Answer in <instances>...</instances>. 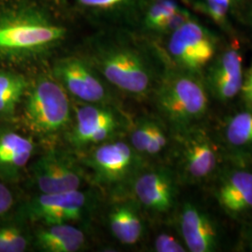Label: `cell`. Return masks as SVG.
Here are the masks:
<instances>
[{"mask_svg":"<svg viewBox=\"0 0 252 252\" xmlns=\"http://www.w3.org/2000/svg\"><path fill=\"white\" fill-rule=\"evenodd\" d=\"M135 153L125 141H106L93 150L86 163L99 182L116 184L127 179L138 166Z\"/></svg>","mask_w":252,"mask_h":252,"instance_id":"cell-7","label":"cell"},{"mask_svg":"<svg viewBox=\"0 0 252 252\" xmlns=\"http://www.w3.org/2000/svg\"><path fill=\"white\" fill-rule=\"evenodd\" d=\"M242 57L236 49H228L212 63L207 73L209 89L220 101H229L243 85Z\"/></svg>","mask_w":252,"mask_h":252,"instance_id":"cell-11","label":"cell"},{"mask_svg":"<svg viewBox=\"0 0 252 252\" xmlns=\"http://www.w3.org/2000/svg\"><path fill=\"white\" fill-rule=\"evenodd\" d=\"M190 19L191 17L188 10L179 8L174 13H172L171 15L164 19L156 30L172 33Z\"/></svg>","mask_w":252,"mask_h":252,"instance_id":"cell-24","label":"cell"},{"mask_svg":"<svg viewBox=\"0 0 252 252\" xmlns=\"http://www.w3.org/2000/svg\"><path fill=\"white\" fill-rule=\"evenodd\" d=\"M62 27L22 24L0 27V49L12 51L35 50L61 39Z\"/></svg>","mask_w":252,"mask_h":252,"instance_id":"cell-12","label":"cell"},{"mask_svg":"<svg viewBox=\"0 0 252 252\" xmlns=\"http://www.w3.org/2000/svg\"><path fill=\"white\" fill-rule=\"evenodd\" d=\"M217 199L230 215L238 216L252 210V172L227 173L217 189Z\"/></svg>","mask_w":252,"mask_h":252,"instance_id":"cell-15","label":"cell"},{"mask_svg":"<svg viewBox=\"0 0 252 252\" xmlns=\"http://www.w3.org/2000/svg\"><path fill=\"white\" fill-rule=\"evenodd\" d=\"M161 114L177 129L184 130L203 117L208 108L204 85L189 74L172 75L163 81L156 96Z\"/></svg>","mask_w":252,"mask_h":252,"instance_id":"cell-1","label":"cell"},{"mask_svg":"<svg viewBox=\"0 0 252 252\" xmlns=\"http://www.w3.org/2000/svg\"><path fill=\"white\" fill-rule=\"evenodd\" d=\"M30 130L40 135L59 133L70 123V103L63 86L51 79H41L29 91L24 110Z\"/></svg>","mask_w":252,"mask_h":252,"instance_id":"cell-2","label":"cell"},{"mask_svg":"<svg viewBox=\"0 0 252 252\" xmlns=\"http://www.w3.org/2000/svg\"><path fill=\"white\" fill-rule=\"evenodd\" d=\"M134 192L145 207L162 213L173 207L176 189L168 172L152 170L145 172L135 179Z\"/></svg>","mask_w":252,"mask_h":252,"instance_id":"cell-13","label":"cell"},{"mask_svg":"<svg viewBox=\"0 0 252 252\" xmlns=\"http://www.w3.org/2000/svg\"><path fill=\"white\" fill-rule=\"evenodd\" d=\"M85 243L81 230L67 223L47 225L36 234V247L46 252H76Z\"/></svg>","mask_w":252,"mask_h":252,"instance_id":"cell-16","label":"cell"},{"mask_svg":"<svg viewBox=\"0 0 252 252\" xmlns=\"http://www.w3.org/2000/svg\"><path fill=\"white\" fill-rule=\"evenodd\" d=\"M168 52L186 71L198 72L213 59L216 43L205 27L190 19L172 32Z\"/></svg>","mask_w":252,"mask_h":252,"instance_id":"cell-3","label":"cell"},{"mask_svg":"<svg viewBox=\"0 0 252 252\" xmlns=\"http://www.w3.org/2000/svg\"><path fill=\"white\" fill-rule=\"evenodd\" d=\"M29 245L26 234L17 226L0 227V252H22Z\"/></svg>","mask_w":252,"mask_h":252,"instance_id":"cell-21","label":"cell"},{"mask_svg":"<svg viewBox=\"0 0 252 252\" xmlns=\"http://www.w3.org/2000/svg\"><path fill=\"white\" fill-rule=\"evenodd\" d=\"M241 92L243 94L244 98L252 106V64L244 77Z\"/></svg>","mask_w":252,"mask_h":252,"instance_id":"cell-28","label":"cell"},{"mask_svg":"<svg viewBox=\"0 0 252 252\" xmlns=\"http://www.w3.org/2000/svg\"><path fill=\"white\" fill-rule=\"evenodd\" d=\"M204 2L208 3V4H212V5H217L220 7H222L226 9H229L231 6V2L232 0H204Z\"/></svg>","mask_w":252,"mask_h":252,"instance_id":"cell-30","label":"cell"},{"mask_svg":"<svg viewBox=\"0 0 252 252\" xmlns=\"http://www.w3.org/2000/svg\"><path fill=\"white\" fill-rule=\"evenodd\" d=\"M100 70L111 84L133 95H143L151 86V75L138 54L127 49L112 50L99 59Z\"/></svg>","mask_w":252,"mask_h":252,"instance_id":"cell-4","label":"cell"},{"mask_svg":"<svg viewBox=\"0 0 252 252\" xmlns=\"http://www.w3.org/2000/svg\"><path fill=\"white\" fill-rule=\"evenodd\" d=\"M125 0H79L81 5L93 8H108Z\"/></svg>","mask_w":252,"mask_h":252,"instance_id":"cell-29","label":"cell"},{"mask_svg":"<svg viewBox=\"0 0 252 252\" xmlns=\"http://www.w3.org/2000/svg\"><path fill=\"white\" fill-rule=\"evenodd\" d=\"M155 251L158 252H184L186 249L170 234H161L154 242Z\"/></svg>","mask_w":252,"mask_h":252,"instance_id":"cell-25","label":"cell"},{"mask_svg":"<svg viewBox=\"0 0 252 252\" xmlns=\"http://www.w3.org/2000/svg\"><path fill=\"white\" fill-rule=\"evenodd\" d=\"M13 195L9 188L0 182V220L9 212L13 206Z\"/></svg>","mask_w":252,"mask_h":252,"instance_id":"cell-27","label":"cell"},{"mask_svg":"<svg viewBox=\"0 0 252 252\" xmlns=\"http://www.w3.org/2000/svg\"><path fill=\"white\" fill-rule=\"evenodd\" d=\"M167 144V138L164 134L163 130L159 125H156L151 140L146 149V154L149 155H156L161 153Z\"/></svg>","mask_w":252,"mask_h":252,"instance_id":"cell-26","label":"cell"},{"mask_svg":"<svg viewBox=\"0 0 252 252\" xmlns=\"http://www.w3.org/2000/svg\"><path fill=\"white\" fill-rule=\"evenodd\" d=\"M33 180L42 193L79 189L82 182L81 168L72 158L58 151L45 153L32 167Z\"/></svg>","mask_w":252,"mask_h":252,"instance_id":"cell-6","label":"cell"},{"mask_svg":"<svg viewBox=\"0 0 252 252\" xmlns=\"http://www.w3.org/2000/svg\"><path fill=\"white\" fill-rule=\"evenodd\" d=\"M88 203L87 195L79 189L40 193L30 200L24 214L32 221L47 225L62 224L80 220Z\"/></svg>","mask_w":252,"mask_h":252,"instance_id":"cell-5","label":"cell"},{"mask_svg":"<svg viewBox=\"0 0 252 252\" xmlns=\"http://www.w3.org/2000/svg\"><path fill=\"white\" fill-rule=\"evenodd\" d=\"M27 83L24 77L13 73H0V115H12L24 96Z\"/></svg>","mask_w":252,"mask_h":252,"instance_id":"cell-18","label":"cell"},{"mask_svg":"<svg viewBox=\"0 0 252 252\" xmlns=\"http://www.w3.org/2000/svg\"><path fill=\"white\" fill-rule=\"evenodd\" d=\"M225 137L229 144L236 148H252V110L238 112L228 120Z\"/></svg>","mask_w":252,"mask_h":252,"instance_id":"cell-19","label":"cell"},{"mask_svg":"<svg viewBox=\"0 0 252 252\" xmlns=\"http://www.w3.org/2000/svg\"><path fill=\"white\" fill-rule=\"evenodd\" d=\"M180 221L181 234L189 252H210L216 250V227L205 212L187 204L181 211Z\"/></svg>","mask_w":252,"mask_h":252,"instance_id":"cell-14","label":"cell"},{"mask_svg":"<svg viewBox=\"0 0 252 252\" xmlns=\"http://www.w3.org/2000/svg\"><path fill=\"white\" fill-rule=\"evenodd\" d=\"M119 119L107 107L85 105L76 110V120L69 140L77 148L108 141L117 132Z\"/></svg>","mask_w":252,"mask_h":252,"instance_id":"cell-8","label":"cell"},{"mask_svg":"<svg viewBox=\"0 0 252 252\" xmlns=\"http://www.w3.org/2000/svg\"><path fill=\"white\" fill-rule=\"evenodd\" d=\"M55 75L63 89L76 98L91 103H103L107 93L99 79L86 63L77 58L63 59L57 63Z\"/></svg>","mask_w":252,"mask_h":252,"instance_id":"cell-10","label":"cell"},{"mask_svg":"<svg viewBox=\"0 0 252 252\" xmlns=\"http://www.w3.org/2000/svg\"><path fill=\"white\" fill-rule=\"evenodd\" d=\"M180 7L174 0H157L148 10L146 25L156 30L164 19L174 13Z\"/></svg>","mask_w":252,"mask_h":252,"instance_id":"cell-22","label":"cell"},{"mask_svg":"<svg viewBox=\"0 0 252 252\" xmlns=\"http://www.w3.org/2000/svg\"><path fill=\"white\" fill-rule=\"evenodd\" d=\"M181 163L187 178L202 180L216 169L218 154L207 134L192 126L181 130Z\"/></svg>","mask_w":252,"mask_h":252,"instance_id":"cell-9","label":"cell"},{"mask_svg":"<svg viewBox=\"0 0 252 252\" xmlns=\"http://www.w3.org/2000/svg\"><path fill=\"white\" fill-rule=\"evenodd\" d=\"M25 152H34L32 139L14 132L0 135V163Z\"/></svg>","mask_w":252,"mask_h":252,"instance_id":"cell-20","label":"cell"},{"mask_svg":"<svg viewBox=\"0 0 252 252\" xmlns=\"http://www.w3.org/2000/svg\"><path fill=\"white\" fill-rule=\"evenodd\" d=\"M251 249H252V242H251Z\"/></svg>","mask_w":252,"mask_h":252,"instance_id":"cell-31","label":"cell"},{"mask_svg":"<svg viewBox=\"0 0 252 252\" xmlns=\"http://www.w3.org/2000/svg\"><path fill=\"white\" fill-rule=\"evenodd\" d=\"M109 228L112 234L121 243L135 244L143 233L140 217L128 205H121L112 209L108 217Z\"/></svg>","mask_w":252,"mask_h":252,"instance_id":"cell-17","label":"cell"},{"mask_svg":"<svg viewBox=\"0 0 252 252\" xmlns=\"http://www.w3.org/2000/svg\"><path fill=\"white\" fill-rule=\"evenodd\" d=\"M156 125L154 122L146 120L139 122L133 129L130 140L131 146L136 153H145Z\"/></svg>","mask_w":252,"mask_h":252,"instance_id":"cell-23","label":"cell"}]
</instances>
